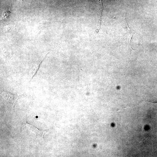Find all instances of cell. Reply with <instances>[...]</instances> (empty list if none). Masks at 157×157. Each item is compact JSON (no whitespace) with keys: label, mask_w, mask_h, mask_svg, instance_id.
Here are the masks:
<instances>
[{"label":"cell","mask_w":157,"mask_h":157,"mask_svg":"<svg viewBox=\"0 0 157 157\" xmlns=\"http://www.w3.org/2000/svg\"><path fill=\"white\" fill-rule=\"evenodd\" d=\"M127 27L126 28V33L127 36L128 37V38L129 39V41H130V45L131 48H132V50H134V49H133L131 45V41L133 35L136 33L135 31L133 30H132L129 28L128 24L127 23V22L126 20V18L125 19Z\"/></svg>","instance_id":"cell-2"},{"label":"cell","mask_w":157,"mask_h":157,"mask_svg":"<svg viewBox=\"0 0 157 157\" xmlns=\"http://www.w3.org/2000/svg\"><path fill=\"white\" fill-rule=\"evenodd\" d=\"M25 127L27 130L33 132L39 138H43L44 131L39 130L34 126L27 123L25 124Z\"/></svg>","instance_id":"cell-1"}]
</instances>
